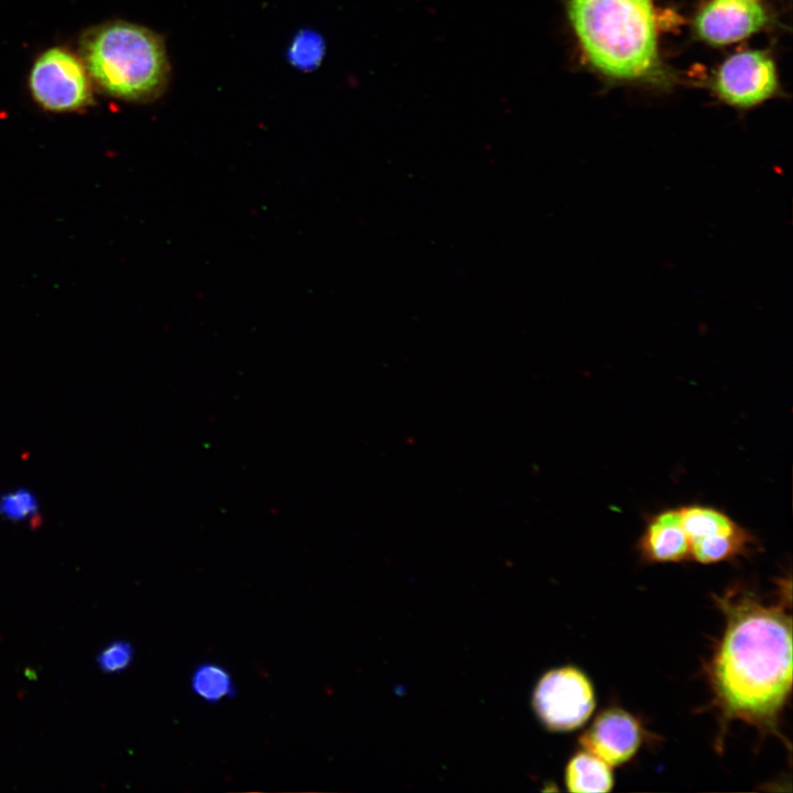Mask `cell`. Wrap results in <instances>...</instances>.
Segmentation results:
<instances>
[{
	"mask_svg": "<svg viewBox=\"0 0 793 793\" xmlns=\"http://www.w3.org/2000/svg\"><path fill=\"white\" fill-rule=\"evenodd\" d=\"M726 627L709 664L724 716L776 732L792 687V620L747 593L716 596Z\"/></svg>",
	"mask_w": 793,
	"mask_h": 793,
	"instance_id": "cell-1",
	"label": "cell"
},
{
	"mask_svg": "<svg viewBox=\"0 0 793 793\" xmlns=\"http://www.w3.org/2000/svg\"><path fill=\"white\" fill-rule=\"evenodd\" d=\"M78 55L99 91L129 102L157 99L170 79L164 41L150 29L113 20L87 29Z\"/></svg>",
	"mask_w": 793,
	"mask_h": 793,
	"instance_id": "cell-2",
	"label": "cell"
},
{
	"mask_svg": "<svg viewBox=\"0 0 793 793\" xmlns=\"http://www.w3.org/2000/svg\"><path fill=\"white\" fill-rule=\"evenodd\" d=\"M579 43L599 70L640 78L658 65L652 0H565Z\"/></svg>",
	"mask_w": 793,
	"mask_h": 793,
	"instance_id": "cell-3",
	"label": "cell"
},
{
	"mask_svg": "<svg viewBox=\"0 0 793 793\" xmlns=\"http://www.w3.org/2000/svg\"><path fill=\"white\" fill-rule=\"evenodd\" d=\"M29 90L42 109L77 112L95 104L94 84L78 54L62 46L42 52L29 74Z\"/></svg>",
	"mask_w": 793,
	"mask_h": 793,
	"instance_id": "cell-4",
	"label": "cell"
},
{
	"mask_svg": "<svg viewBox=\"0 0 793 793\" xmlns=\"http://www.w3.org/2000/svg\"><path fill=\"white\" fill-rule=\"evenodd\" d=\"M541 723L552 731L579 728L591 716L595 691L589 678L575 666L546 672L537 682L532 698Z\"/></svg>",
	"mask_w": 793,
	"mask_h": 793,
	"instance_id": "cell-5",
	"label": "cell"
},
{
	"mask_svg": "<svg viewBox=\"0 0 793 793\" xmlns=\"http://www.w3.org/2000/svg\"><path fill=\"white\" fill-rule=\"evenodd\" d=\"M776 72L764 53L747 51L728 58L716 76L715 89L727 104L748 108L768 99L776 89Z\"/></svg>",
	"mask_w": 793,
	"mask_h": 793,
	"instance_id": "cell-6",
	"label": "cell"
},
{
	"mask_svg": "<svg viewBox=\"0 0 793 793\" xmlns=\"http://www.w3.org/2000/svg\"><path fill=\"white\" fill-rule=\"evenodd\" d=\"M643 728L629 711L610 707L600 711L580 735L582 747L610 767L628 762L640 749Z\"/></svg>",
	"mask_w": 793,
	"mask_h": 793,
	"instance_id": "cell-7",
	"label": "cell"
},
{
	"mask_svg": "<svg viewBox=\"0 0 793 793\" xmlns=\"http://www.w3.org/2000/svg\"><path fill=\"white\" fill-rule=\"evenodd\" d=\"M765 21L764 10L754 0H711L698 13L695 26L706 42L725 45L751 35Z\"/></svg>",
	"mask_w": 793,
	"mask_h": 793,
	"instance_id": "cell-8",
	"label": "cell"
},
{
	"mask_svg": "<svg viewBox=\"0 0 793 793\" xmlns=\"http://www.w3.org/2000/svg\"><path fill=\"white\" fill-rule=\"evenodd\" d=\"M638 548L650 563H677L691 557L689 539L680 519L678 508L653 514L639 539Z\"/></svg>",
	"mask_w": 793,
	"mask_h": 793,
	"instance_id": "cell-9",
	"label": "cell"
},
{
	"mask_svg": "<svg viewBox=\"0 0 793 793\" xmlns=\"http://www.w3.org/2000/svg\"><path fill=\"white\" fill-rule=\"evenodd\" d=\"M565 784L571 792L601 793L613 786L611 767L594 753L576 752L565 769Z\"/></svg>",
	"mask_w": 793,
	"mask_h": 793,
	"instance_id": "cell-10",
	"label": "cell"
},
{
	"mask_svg": "<svg viewBox=\"0 0 793 793\" xmlns=\"http://www.w3.org/2000/svg\"><path fill=\"white\" fill-rule=\"evenodd\" d=\"M753 536L742 526L735 532L692 540L691 557L700 564H714L748 553Z\"/></svg>",
	"mask_w": 793,
	"mask_h": 793,
	"instance_id": "cell-11",
	"label": "cell"
},
{
	"mask_svg": "<svg viewBox=\"0 0 793 793\" xmlns=\"http://www.w3.org/2000/svg\"><path fill=\"white\" fill-rule=\"evenodd\" d=\"M678 513L689 542L699 537L731 533L741 528L727 513L708 506H683L678 508Z\"/></svg>",
	"mask_w": 793,
	"mask_h": 793,
	"instance_id": "cell-12",
	"label": "cell"
},
{
	"mask_svg": "<svg viewBox=\"0 0 793 793\" xmlns=\"http://www.w3.org/2000/svg\"><path fill=\"white\" fill-rule=\"evenodd\" d=\"M193 693L206 703L216 704L236 694L232 677L222 665L206 662L195 669L191 678Z\"/></svg>",
	"mask_w": 793,
	"mask_h": 793,
	"instance_id": "cell-13",
	"label": "cell"
},
{
	"mask_svg": "<svg viewBox=\"0 0 793 793\" xmlns=\"http://www.w3.org/2000/svg\"><path fill=\"white\" fill-rule=\"evenodd\" d=\"M326 43L315 30L302 29L292 37L286 50L289 63L298 70L316 69L324 59Z\"/></svg>",
	"mask_w": 793,
	"mask_h": 793,
	"instance_id": "cell-14",
	"label": "cell"
},
{
	"mask_svg": "<svg viewBox=\"0 0 793 793\" xmlns=\"http://www.w3.org/2000/svg\"><path fill=\"white\" fill-rule=\"evenodd\" d=\"M39 513L36 496L25 489L18 488L0 495V517L10 521L35 520Z\"/></svg>",
	"mask_w": 793,
	"mask_h": 793,
	"instance_id": "cell-15",
	"label": "cell"
},
{
	"mask_svg": "<svg viewBox=\"0 0 793 793\" xmlns=\"http://www.w3.org/2000/svg\"><path fill=\"white\" fill-rule=\"evenodd\" d=\"M133 648L130 642L116 640L106 645L97 655L99 667L106 673H117L130 666Z\"/></svg>",
	"mask_w": 793,
	"mask_h": 793,
	"instance_id": "cell-16",
	"label": "cell"
}]
</instances>
